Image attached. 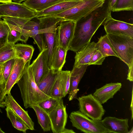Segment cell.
I'll list each match as a JSON object with an SVG mask.
<instances>
[{
    "mask_svg": "<svg viewBox=\"0 0 133 133\" xmlns=\"http://www.w3.org/2000/svg\"><path fill=\"white\" fill-rule=\"evenodd\" d=\"M76 22L69 20L61 21L58 26L57 39L58 46L68 50L72 38Z\"/></svg>",
    "mask_w": 133,
    "mask_h": 133,
    "instance_id": "30bf717a",
    "label": "cell"
},
{
    "mask_svg": "<svg viewBox=\"0 0 133 133\" xmlns=\"http://www.w3.org/2000/svg\"><path fill=\"white\" fill-rule=\"evenodd\" d=\"M30 62L26 63L23 74L17 83L26 109L51 97L42 92L38 87L29 67Z\"/></svg>",
    "mask_w": 133,
    "mask_h": 133,
    "instance_id": "7a4b0ae2",
    "label": "cell"
},
{
    "mask_svg": "<svg viewBox=\"0 0 133 133\" xmlns=\"http://www.w3.org/2000/svg\"><path fill=\"white\" fill-rule=\"evenodd\" d=\"M73 130L72 129H67L65 128L62 132L61 133H75Z\"/></svg>",
    "mask_w": 133,
    "mask_h": 133,
    "instance_id": "ab89813d",
    "label": "cell"
},
{
    "mask_svg": "<svg viewBox=\"0 0 133 133\" xmlns=\"http://www.w3.org/2000/svg\"><path fill=\"white\" fill-rule=\"evenodd\" d=\"M96 44L98 50L103 56L106 57L109 56H113L118 58L107 34L99 38Z\"/></svg>",
    "mask_w": 133,
    "mask_h": 133,
    "instance_id": "4316f807",
    "label": "cell"
},
{
    "mask_svg": "<svg viewBox=\"0 0 133 133\" xmlns=\"http://www.w3.org/2000/svg\"><path fill=\"white\" fill-rule=\"evenodd\" d=\"M105 0H82L74 7L59 14L50 16L76 22L94 10L102 6Z\"/></svg>",
    "mask_w": 133,
    "mask_h": 133,
    "instance_id": "277c9868",
    "label": "cell"
},
{
    "mask_svg": "<svg viewBox=\"0 0 133 133\" xmlns=\"http://www.w3.org/2000/svg\"><path fill=\"white\" fill-rule=\"evenodd\" d=\"M7 24L10 31L9 35L16 38H21L22 31L25 24L32 19L5 17H2Z\"/></svg>",
    "mask_w": 133,
    "mask_h": 133,
    "instance_id": "ffe728a7",
    "label": "cell"
},
{
    "mask_svg": "<svg viewBox=\"0 0 133 133\" xmlns=\"http://www.w3.org/2000/svg\"><path fill=\"white\" fill-rule=\"evenodd\" d=\"M10 29L3 20H0V41L7 40Z\"/></svg>",
    "mask_w": 133,
    "mask_h": 133,
    "instance_id": "836d02e7",
    "label": "cell"
},
{
    "mask_svg": "<svg viewBox=\"0 0 133 133\" xmlns=\"http://www.w3.org/2000/svg\"><path fill=\"white\" fill-rule=\"evenodd\" d=\"M110 15L109 7L103 4L76 22L69 50L76 52L90 43L96 31Z\"/></svg>",
    "mask_w": 133,
    "mask_h": 133,
    "instance_id": "6da1fadb",
    "label": "cell"
},
{
    "mask_svg": "<svg viewBox=\"0 0 133 133\" xmlns=\"http://www.w3.org/2000/svg\"><path fill=\"white\" fill-rule=\"evenodd\" d=\"M5 132L3 131L0 128V133H4Z\"/></svg>",
    "mask_w": 133,
    "mask_h": 133,
    "instance_id": "7dc6e473",
    "label": "cell"
},
{
    "mask_svg": "<svg viewBox=\"0 0 133 133\" xmlns=\"http://www.w3.org/2000/svg\"><path fill=\"white\" fill-rule=\"evenodd\" d=\"M5 106L3 103L0 102V108H4ZM1 109H0V110Z\"/></svg>",
    "mask_w": 133,
    "mask_h": 133,
    "instance_id": "f6af8a7d",
    "label": "cell"
},
{
    "mask_svg": "<svg viewBox=\"0 0 133 133\" xmlns=\"http://www.w3.org/2000/svg\"><path fill=\"white\" fill-rule=\"evenodd\" d=\"M7 117L10 120L13 127L24 133H26L28 128L20 118L10 108L5 109Z\"/></svg>",
    "mask_w": 133,
    "mask_h": 133,
    "instance_id": "f1b7e54d",
    "label": "cell"
},
{
    "mask_svg": "<svg viewBox=\"0 0 133 133\" xmlns=\"http://www.w3.org/2000/svg\"><path fill=\"white\" fill-rule=\"evenodd\" d=\"M64 0H26L22 4L36 12H38Z\"/></svg>",
    "mask_w": 133,
    "mask_h": 133,
    "instance_id": "603a6c76",
    "label": "cell"
},
{
    "mask_svg": "<svg viewBox=\"0 0 133 133\" xmlns=\"http://www.w3.org/2000/svg\"><path fill=\"white\" fill-rule=\"evenodd\" d=\"M5 84L4 82L0 83V102L3 103L6 96L5 94Z\"/></svg>",
    "mask_w": 133,
    "mask_h": 133,
    "instance_id": "8d00e7d4",
    "label": "cell"
},
{
    "mask_svg": "<svg viewBox=\"0 0 133 133\" xmlns=\"http://www.w3.org/2000/svg\"><path fill=\"white\" fill-rule=\"evenodd\" d=\"M2 69L3 65H0V83L4 82L2 76Z\"/></svg>",
    "mask_w": 133,
    "mask_h": 133,
    "instance_id": "f35d334b",
    "label": "cell"
},
{
    "mask_svg": "<svg viewBox=\"0 0 133 133\" xmlns=\"http://www.w3.org/2000/svg\"><path fill=\"white\" fill-rule=\"evenodd\" d=\"M105 58V57L103 56L101 53L97 50L93 55L88 65H101Z\"/></svg>",
    "mask_w": 133,
    "mask_h": 133,
    "instance_id": "e575fe53",
    "label": "cell"
},
{
    "mask_svg": "<svg viewBox=\"0 0 133 133\" xmlns=\"http://www.w3.org/2000/svg\"><path fill=\"white\" fill-rule=\"evenodd\" d=\"M70 72L66 77L64 83L63 96L65 97L68 94L70 86Z\"/></svg>",
    "mask_w": 133,
    "mask_h": 133,
    "instance_id": "d590c367",
    "label": "cell"
},
{
    "mask_svg": "<svg viewBox=\"0 0 133 133\" xmlns=\"http://www.w3.org/2000/svg\"><path fill=\"white\" fill-rule=\"evenodd\" d=\"M13 48L16 58L23 59L25 63L30 61L34 50L32 45L17 43L14 45Z\"/></svg>",
    "mask_w": 133,
    "mask_h": 133,
    "instance_id": "d4e9b609",
    "label": "cell"
},
{
    "mask_svg": "<svg viewBox=\"0 0 133 133\" xmlns=\"http://www.w3.org/2000/svg\"><path fill=\"white\" fill-rule=\"evenodd\" d=\"M103 126L110 133H128V119H121L115 117L107 116L101 120Z\"/></svg>",
    "mask_w": 133,
    "mask_h": 133,
    "instance_id": "2e32d148",
    "label": "cell"
},
{
    "mask_svg": "<svg viewBox=\"0 0 133 133\" xmlns=\"http://www.w3.org/2000/svg\"><path fill=\"white\" fill-rule=\"evenodd\" d=\"M117 0H111L110 3V9L111 11L112 8Z\"/></svg>",
    "mask_w": 133,
    "mask_h": 133,
    "instance_id": "b9f144b4",
    "label": "cell"
},
{
    "mask_svg": "<svg viewBox=\"0 0 133 133\" xmlns=\"http://www.w3.org/2000/svg\"><path fill=\"white\" fill-rule=\"evenodd\" d=\"M62 98L51 97L37 104L48 114L57 107Z\"/></svg>",
    "mask_w": 133,
    "mask_h": 133,
    "instance_id": "4dcf8cb0",
    "label": "cell"
},
{
    "mask_svg": "<svg viewBox=\"0 0 133 133\" xmlns=\"http://www.w3.org/2000/svg\"><path fill=\"white\" fill-rule=\"evenodd\" d=\"M30 108L35 111L38 123L43 131L44 132L50 131L51 130V123L48 114L37 104L32 105Z\"/></svg>",
    "mask_w": 133,
    "mask_h": 133,
    "instance_id": "83f0119b",
    "label": "cell"
},
{
    "mask_svg": "<svg viewBox=\"0 0 133 133\" xmlns=\"http://www.w3.org/2000/svg\"><path fill=\"white\" fill-rule=\"evenodd\" d=\"M59 71L50 69L47 74L37 84L40 90L48 96L51 97L52 89Z\"/></svg>",
    "mask_w": 133,
    "mask_h": 133,
    "instance_id": "7402d4cb",
    "label": "cell"
},
{
    "mask_svg": "<svg viewBox=\"0 0 133 133\" xmlns=\"http://www.w3.org/2000/svg\"><path fill=\"white\" fill-rule=\"evenodd\" d=\"M16 58L8 60L5 62L3 65L2 76L3 82L5 84L7 82L12 70L15 62Z\"/></svg>",
    "mask_w": 133,
    "mask_h": 133,
    "instance_id": "d6a6232c",
    "label": "cell"
},
{
    "mask_svg": "<svg viewBox=\"0 0 133 133\" xmlns=\"http://www.w3.org/2000/svg\"><path fill=\"white\" fill-rule=\"evenodd\" d=\"M82 0H65L41 11L36 12L35 17L47 16L59 14L74 7Z\"/></svg>",
    "mask_w": 133,
    "mask_h": 133,
    "instance_id": "ac0fdd59",
    "label": "cell"
},
{
    "mask_svg": "<svg viewBox=\"0 0 133 133\" xmlns=\"http://www.w3.org/2000/svg\"><path fill=\"white\" fill-rule=\"evenodd\" d=\"M36 14L35 12L22 3L11 2L0 4V18L9 17L32 19Z\"/></svg>",
    "mask_w": 133,
    "mask_h": 133,
    "instance_id": "ba28073f",
    "label": "cell"
},
{
    "mask_svg": "<svg viewBox=\"0 0 133 133\" xmlns=\"http://www.w3.org/2000/svg\"><path fill=\"white\" fill-rule=\"evenodd\" d=\"M133 66L129 68L127 79L130 82H132L133 81Z\"/></svg>",
    "mask_w": 133,
    "mask_h": 133,
    "instance_id": "74e56055",
    "label": "cell"
},
{
    "mask_svg": "<svg viewBox=\"0 0 133 133\" xmlns=\"http://www.w3.org/2000/svg\"><path fill=\"white\" fill-rule=\"evenodd\" d=\"M12 1L14 2H16L18 3H21L22 2L25 1L26 0H11Z\"/></svg>",
    "mask_w": 133,
    "mask_h": 133,
    "instance_id": "ee69618b",
    "label": "cell"
},
{
    "mask_svg": "<svg viewBox=\"0 0 133 133\" xmlns=\"http://www.w3.org/2000/svg\"><path fill=\"white\" fill-rule=\"evenodd\" d=\"M11 0H0V3H5L8 2H11Z\"/></svg>",
    "mask_w": 133,
    "mask_h": 133,
    "instance_id": "7bdbcfd3",
    "label": "cell"
},
{
    "mask_svg": "<svg viewBox=\"0 0 133 133\" xmlns=\"http://www.w3.org/2000/svg\"><path fill=\"white\" fill-rule=\"evenodd\" d=\"M133 128L132 127V128L129 131H128V133H132L133 131Z\"/></svg>",
    "mask_w": 133,
    "mask_h": 133,
    "instance_id": "bcb514c9",
    "label": "cell"
},
{
    "mask_svg": "<svg viewBox=\"0 0 133 133\" xmlns=\"http://www.w3.org/2000/svg\"><path fill=\"white\" fill-rule=\"evenodd\" d=\"M37 21H32L27 22L24 26L22 31L21 41L26 43L29 37L34 39L40 33V25L39 19Z\"/></svg>",
    "mask_w": 133,
    "mask_h": 133,
    "instance_id": "cb8c5ba5",
    "label": "cell"
},
{
    "mask_svg": "<svg viewBox=\"0 0 133 133\" xmlns=\"http://www.w3.org/2000/svg\"><path fill=\"white\" fill-rule=\"evenodd\" d=\"M53 133H61L65 128L68 115L62 98L57 107L48 114Z\"/></svg>",
    "mask_w": 133,
    "mask_h": 133,
    "instance_id": "9c48e42d",
    "label": "cell"
},
{
    "mask_svg": "<svg viewBox=\"0 0 133 133\" xmlns=\"http://www.w3.org/2000/svg\"><path fill=\"white\" fill-rule=\"evenodd\" d=\"M69 117L72 126L86 133H109V131L103 125L101 120L91 119L79 110L74 111Z\"/></svg>",
    "mask_w": 133,
    "mask_h": 133,
    "instance_id": "8992f818",
    "label": "cell"
},
{
    "mask_svg": "<svg viewBox=\"0 0 133 133\" xmlns=\"http://www.w3.org/2000/svg\"><path fill=\"white\" fill-rule=\"evenodd\" d=\"M45 50L40 52L37 58L29 65L37 84L50 69L48 64Z\"/></svg>",
    "mask_w": 133,
    "mask_h": 133,
    "instance_id": "4fadbf2b",
    "label": "cell"
},
{
    "mask_svg": "<svg viewBox=\"0 0 133 133\" xmlns=\"http://www.w3.org/2000/svg\"><path fill=\"white\" fill-rule=\"evenodd\" d=\"M3 103L5 107L11 109L22 120L28 129L34 130V123L29 116L28 111L25 110L17 102L11 92L5 97Z\"/></svg>",
    "mask_w": 133,
    "mask_h": 133,
    "instance_id": "7c38bea8",
    "label": "cell"
},
{
    "mask_svg": "<svg viewBox=\"0 0 133 133\" xmlns=\"http://www.w3.org/2000/svg\"><path fill=\"white\" fill-rule=\"evenodd\" d=\"M25 64L23 59L16 58L12 70L5 84V95L10 92L12 88L20 78L23 74Z\"/></svg>",
    "mask_w": 133,
    "mask_h": 133,
    "instance_id": "d6986e66",
    "label": "cell"
},
{
    "mask_svg": "<svg viewBox=\"0 0 133 133\" xmlns=\"http://www.w3.org/2000/svg\"><path fill=\"white\" fill-rule=\"evenodd\" d=\"M68 50L57 46L52 61L50 69L59 71L66 62V58Z\"/></svg>",
    "mask_w": 133,
    "mask_h": 133,
    "instance_id": "484cf974",
    "label": "cell"
},
{
    "mask_svg": "<svg viewBox=\"0 0 133 133\" xmlns=\"http://www.w3.org/2000/svg\"><path fill=\"white\" fill-rule=\"evenodd\" d=\"M70 71L62 70L58 73L53 86L51 94V97L62 98L65 79Z\"/></svg>",
    "mask_w": 133,
    "mask_h": 133,
    "instance_id": "44dd1931",
    "label": "cell"
},
{
    "mask_svg": "<svg viewBox=\"0 0 133 133\" xmlns=\"http://www.w3.org/2000/svg\"><path fill=\"white\" fill-rule=\"evenodd\" d=\"M79 111L89 118L101 120L105 110L102 104L91 94L79 97Z\"/></svg>",
    "mask_w": 133,
    "mask_h": 133,
    "instance_id": "52a82bcc",
    "label": "cell"
},
{
    "mask_svg": "<svg viewBox=\"0 0 133 133\" xmlns=\"http://www.w3.org/2000/svg\"><path fill=\"white\" fill-rule=\"evenodd\" d=\"M98 50L96 43L93 42L82 47L76 52L74 66L88 64L95 53Z\"/></svg>",
    "mask_w": 133,
    "mask_h": 133,
    "instance_id": "e0dca14e",
    "label": "cell"
},
{
    "mask_svg": "<svg viewBox=\"0 0 133 133\" xmlns=\"http://www.w3.org/2000/svg\"><path fill=\"white\" fill-rule=\"evenodd\" d=\"M38 18L40 32L43 36L47 47L45 52L48 64L50 69L52 58L58 46V27L60 22L64 19L54 17H41Z\"/></svg>",
    "mask_w": 133,
    "mask_h": 133,
    "instance_id": "3957f363",
    "label": "cell"
},
{
    "mask_svg": "<svg viewBox=\"0 0 133 133\" xmlns=\"http://www.w3.org/2000/svg\"><path fill=\"white\" fill-rule=\"evenodd\" d=\"M122 84L120 83H107L101 87L96 89L93 96L102 104L107 102L112 98L114 95L121 88Z\"/></svg>",
    "mask_w": 133,
    "mask_h": 133,
    "instance_id": "9a60e30c",
    "label": "cell"
},
{
    "mask_svg": "<svg viewBox=\"0 0 133 133\" xmlns=\"http://www.w3.org/2000/svg\"><path fill=\"white\" fill-rule=\"evenodd\" d=\"M133 0H117L113 6L111 11H132Z\"/></svg>",
    "mask_w": 133,
    "mask_h": 133,
    "instance_id": "1f68e13d",
    "label": "cell"
},
{
    "mask_svg": "<svg viewBox=\"0 0 133 133\" xmlns=\"http://www.w3.org/2000/svg\"><path fill=\"white\" fill-rule=\"evenodd\" d=\"M7 40L0 41V49L7 43Z\"/></svg>",
    "mask_w": 133,
    "mask_h": 133,
    "instance_id": "60d3db41",
    "label": "cell"
},
{
    "mask_svg": "<svg viewBox=\"0 0 133 133\" xmlns=\"http://www.w3.org/2000/svg\"><path fill=\"white\" fill-rule=\"evenodd\" d=\"M106 34L121 35L133 38V24L113 18L111 16L103 25Z\"/></svg>",
    "mask_w": 133,
    "mask_h": 133,
    "instance_id": "8fae6325",
    "label": "cell"
},
{
    "mask_svg": "<svg viewBox=\"0 0 133 133\" xmlns=\"http://www.w3.org/2000/svg\"><path fill=\"white\" fill-rule=\"evenodd\" d=\"M12 45L7 43L0 49V65L11 59L16 58Z\"/></svg>",
    "mask_w": 133,
    "mask_h": 133,
    "instance_id": "f546056e",
    "label": "cell"
},
{
    "mask_svg": "<svg viewBox=\"0 0 133 133\" xmlns=\"http://www.w3.org/2000/svg\"><path fill=\"white\" fill-rule=\"evenodd\" d=\"M106 34L118 58L128 68L133 66V38L123 35Z\"/></svg>",
    "mask_w": 133,
    "mask_h": 133,
    "instance_id": "5b68a950",
    "label": "cell"
},
{
    "mask_svg": "<svg viewBox=\"0 0 133 133\" xmlns=\"http://www.w3.org/2000/svg\"><path fill=\"white\" fill-rule=\"evenodd\" d=\"M88 65L86 64L73 66L70 71V86L68 97L69 101L74 99H77V94L79 90L78 86Z\"/></svg>",
    "mask_w": 133,
    "mask_h": 133,
    "instance_id": "5bb4252c",
    "label": "cell"
}]
</instances>
